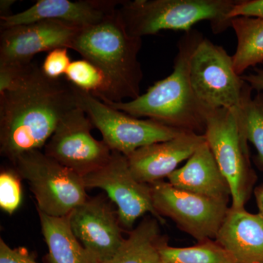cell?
<instances>
[{
    "label": "cell",
    "instance_id": "cell-15",
    "mask_svg": "<svg viewBox=\"0 0 263 263\" xmlns=\"http://www.w3.org/2000/svg\"><path fill=\"white\" fill-rule=\"evenodd\" d=\"M122 3L121 0H39L24 11L0 17V28L43 20L60 21L84 28L113 14Z\"/></svg>",
    "mask_w": 263,
    "mask_h": 263
},
{
    "label": "cell",
    "instance_id": "cell-19",
    "mask_svg": "<svg viewBox=\"0 0 263 263\" xmlns=\"http://www.w3.org/2000/svg\"><path fill=\"white\" fill-rule=\"evenodd\" d=\"M37 213L50 262L95 263L71 229L69 216L54 217L40 210Z\"/></svg>",
    "mask_w": 263,
    "mask_h": 263
},
{
    "label": "cell",
    "instance_id": "cell-21",
    "mask_svg": "<svg viewBox=\"0 0 263 263\" xmlns=\"http://www.w3.org/2000/svg\"><path fill=\"white\" fill-rule=\"evenodd\" d=\"M160 254L162 263H233L226 250L212 239L189 247H171L166 241Z\"/></svg>",
    "mask_w": 263,
    "mask_h": 263
},
{
    "label": "cell",
    "instance_id": "cell-11",
    "mask_svg": "<svg viewBox=\"0 0 263 263\" xmlns=\"http://www.w3.org/2000/svg\"><path fill=\"white\" fill-rule=\"evenodd\" d=\"M94 127L89 118L80 107L62 118L44 153L83 178L108 163L112 151L102 140L91 134Z\"/></svg>",
    "mask_w": 263,
    "mask_h": 263
},
{
    "label": "cell",
    "instance_id": "cell-8",
    "mask_svg": "<svg viewBox=\"0 0 263 263\" xmlns=\"http://www.w3.org/2000/svg\"><path fill=\"white\" fill-rule=\"evenodd\" d=\"M79 106L89 118L112 152L128 157L142 147L168 141L183 132L151 119H140L109 106L77 89Z\"/></svg>",
    "mask_w": 263,
    "mask_h": 263
},
{
    "label": "cell",
    "instance_id": "cell-2",
    "mask_svg": "<svg viewBox=\"0 0 263 263\" xmlns=\"http://www.w3.org/2000/svg\"><path fill=\"white\" fill-rule=\"evenodd\" d=\"M203 38L195 29L184 33L177 44L174 70L167 77L134 100L105 103L133 117L148 118L180 130L205 134L209 110L197 99L190 76L192 55Z\"/></svg>",
    "mask_w": 263,
    "mask_h": 263
},
{
    "label": "cell",
    "instance_id": "cell-30",
    "mask_svg": "<svg viewBox=\"0 0 263 263\" xmlns=\"http://www.w3.org/2000/svg\"><path fill=\"white\" fill-rule=\"evenodd\" d=\"M254 193L257 208H258L259 212L257 214L260 216L263 221V184L259 185L256 187Z\"/></svg>",
    "mask_w": 263,
    "mask_h": 263
},
{
    "label": "cell",
    "instance_id": "cell-4",
    "mask_svg": "<svg viewBox=\"0 0 263 263\" xmlns=\"http://www.w3.org/2000/svg\"><path fill=\"white\" fill-rule=\"evenodd\" d=\"M236 0H134L118 8L126 30L142 38L162 30H193L199 22H209L214 34L230 27L228 18Z\"/></svg>",
    "mask_w": 263,
    "mask_h": 263
},
{
    "label": "cell",
    "instance_id": "cell-17",
    "mask_svg": "<svg viewBox=\"0 0 263 263\" xmlns=\"http://www.w3.org/2000/svg\"><path fill=\"white\" fill-rule=\"evenodd\" d=\"M167 179L175 187L219 201L228 203L231 197L228 181L207 142Z\"/></svg>",
    "mask_w": 263,
    "mask_h": 263
},
{
    "label": "cell",
    "instance_id": "cell-25",
    "mask_svg": "<svg viewBox=\"0 0 263 263\" xmlns=\"http://www.w3.org/2000/svg\"><path fill=\"white\" fill-rule=\"evenodd\" d=\"M67 48H58L48 52L41 66L43 73L49 79L57 80L65 76L71 61Z\"/></svg>",
    "mask_w": 263,
    "mask_h": 263
},
{
    "label": "cell",
    "instance_id": "cell-31",
    "mask_svg": "<svg viewBox=\"0 0 263 263\" xmlns=\"http://www.w3.org/2000/svg\"><path fill=\"white\" fill-rule=\"evenodd\" d=\"M14 0H1L0 2V17L8 16L12 15L10 8L15 3Z\"/></svg>",
    "mask_w": 263,
    "mask_h": 263
},
{
    "label": "cell",
    "instance_id": "cell-1",
    "mask_svg": "<svg viewBox=\"0 0 263 263\" xmlns=\"http://www.w3.org/2000/svg\"><path fill=\"white\" fill-rule=\"evenodd\" d=\"M77 107V88L29 64L17 84L0 95L1 155L13 164L24 154L41 151L62 118Z\"/></svg>",
    "mask_w": 263,
    "mask_h": 263
},
{
    "label": "cell",
    "instance_id": "cell-13",
    "mask_svg": "<svg viewBox=\"0 0 263 263\" xmlns=\"http://www.w3.org/2000/svg\"><path fill=\"white\" fill-rule=\"evenodd\" d=\"M81 27L56 20H43L1 29L0 63L25 66L42 52L71 49Z\"/></svg>",
    "mask_w": 263,
    "mask_h": 263
},
{
    "label": "cell",
    "instance_id": "cell-26",
    "mask_svg": "<svg viewBox=\"0 0 263 263\" xmlns=\"http://www.w3.org/2000/svg\"><path fill=\"white\" fill-rule=\"evenodd\" d=\"M238 17L263 19V0H236L228 18Z\"/></svg>",
    "mask_w": 263,
    "mask_h": 263
},
{
    "label": "cell",
    "instance_id": "cell-18",
    "mask_svg": "<svg viewBox=\"0 0 263 263\" xmlns=\"http://www.w3.org/2000/svg\"><path fill=\"white\" fill-rule=\"evenodd\" d=\"M160 222L147 216L129 231L117 253L104 263H162L160 248L167 238L161 234Z\"/></svg>",
    "mask_w": 263,
    "mask_h": 263
},
{
    "label": "cell",
    "instance_id": "cell-27",
    "mask_svg": "<svg viewBox=\"0 0 263 263\" xmlns=\"http://www.w3.org/2000/svg\"><path fill=\"white\" fill-rule=\"evenodd\" d=\"M0 263H38L27 249L11 248L0 238Z\"/></svg>",
    "mask_w": 263,
    "mask_h": 263
},
{
    "label": "cell",
    "instance_id": "cell-12",
    "mask_svg": "<svg viewBox=\"0 0 263 263\" xmlns=\"http://www.w3.org/2000/svg\"><path fill=\"white\" fill-rule=\"evenodd\" d=\"M69 219L74 235L95 263L110 260L125 239L117 207L105 194L88 197Z\"/></svg>",
    "mask_w": 263,
    "mask_h": 263
},
{
    "label": "cell",
    "instance_id": "cell-22",
    "mask_svg": "<svg viewBox=\"0 0 263 263\" xmlns=\"http://www.w3.org/2000/svg\"><path fill=\"white\" fill-rule=\"evenodd\" d=\"M65 79L77 89L86 91L101 100L110 101V86L103 72L88 60L71 62Z\"/></svg>",
    "mask_w": 263,
    "mask_h": 263
},
{
    "label": "cell",
    "instance_id": "cell-16",
    "mask_svg": "<svg viewBox=\"0 0 263 263\" xmlns=\"http://www.w3.org/2000/svg\"><path fill=\"white\" fill-rule=\"evenodd\" d=\"M215 240L233 263H263V221L258 214L230 207Z\"/></svg>",
    "mask_w": 263,
    "mask_h": 263
},
{
    "label": "cell",
    "instance_id": "cell-5",
    "mask_svg": "<svg viewBox=\"0 0 263 263\" xmlns=\"http://www.w3.org/2000/svg\"><path fill=\"white\" fill-rule=\"evenodd\" d=\"M13 165L28 182L37 210L48 216H68L89 197L82 176L41 150L21 155Z\"/></svg>",
    "mask_w": 263,
    "mask_h": 263
},
{
    "label": "cell",
    "instance_id": "cell-6",
    "mask_svg": "<svg viewBox=\"0 0 263 263\" xmlns=\"http://www.w3.org/2000/svg\"><path fill=\"white\" fill-rule=\"evenodd\" d=\"M240 110H210L205 136L231 194V208L245 209L256 176L249 158V142L240 127Z\"/></svg>",
    "mask_w": 263,
    "mask_h": 263
},
{
    "label": "cell",
    "instance_id": "cell-14",
    "mask_svg": "<svg viewBox=\"0 0 263 263\" xmlns=\"http://www.w3.org/2000/svg\"><path fill=\"white\" fill-rule=\"evenodd\" d=\"M205 142V135L183 132L168 141L142 147L133 152L127 157L129 168L140 182L152 184L162 181Z\"/></svg>",
    "mask_w": 263,
    "mask_h": 263
},
{
    "label": "cell",
    "instance_id": "cell-24",
    "mask_svg": "<svg viewBox=\"0 0 263 263\" xmlns=\"http://www.w3.org/2000/svg\"><path fill=\"white\" fill-rule=\"evenodd\" d=\"M22 178L13 167H4L0 172V208L7 214H14L23 199Z\"/></svg>",
    "mask_w": 263,
    "mask_h": 263
},
{
    "label": "cell",
    "instance_id": "cell-3",
    "mask_svg": "<svg viewBox=\"0 0 263 263\" xmlns=\"http://www.w3.org/2000/svg\"><path fill=\"white\" fill-rule=\"evenodd\" d=\"M142 38L131 36L118 9L100 23L79 31L71 49L98 67L110 86V101L120 103L141 95L143 73L138 61Z\"/></svg>",
    "mask_w": 263,
    "mask_h": 263
},
{
    "label": "cell",
    "instance_id": "cell-20",
    "mask_svg": "<svg viewBox=\"0 0 263 263\" xmlns=\"http://www.w3.org/2000/svg\"><path fill=\"white\" fill-rule=\"evenodd\" d=\"M230 27L237 38L233 65L242 76L250 67L263 64V19L238 17L231 19Z\"/></svg>",
    "mask_w": 263,
    "mask_h": 263
},
{
    "label": "cell",
    "instance_id": "cell-23",
    "mask_svg": "<svg viewBox=\"0 0 263 263\" xmlns=\"http://www.w3.org/2000/svg\"><path fill=\"white\" fill-rule=\"evenodd\" d=\"M252 88L246 93L238 117L247 141L255 147L257 162L263 169V92L252 96Z\"/></svg>",
    "mask_w": 263,
    "mask_h": 263
},
{
    "label": "cell",
    "instance_id": "cell-29",
    "mask_svg": "<svg viewBox=\"0 0 263 263\" xmlns=\"http://www.w3.org/2000/svg\"><path fill=\"white\" fill-rule=\"evenodd\" d=\"M243 80L246 81L257 92H263V68H254L253 72L248 75L242 76Z\"/></svg>",
    "mask_w": 263,
    "mask_h": 263
},
{
    "label": "cell",
    "instance_id": "cell-10",
    "mask_svg": "<svg viewBox=\"0 0 263 263\" xmlns=\"http://www.w3.org/2000/svg\"><path fill=\"white\" fill-rule=\"evenodd\" d=\"M84 181L86 189H100L106 193L117 207L124 230L130 231L136 221L148 213L161 224L165 223L154 207L150 185L134 177L126 156L112 152L108 163L84 176Z\"/></svg>",
    "mask_w": 263,
    "mask_h": 263
},
{
    "label": "cell",
    "instance_id": "cell-7",
    "mask_svg": "<svg viewBox=\"0 0 263 263\" xmlns=\"http://www.w3.org/2000/svg\"><path fill=\"white\" fill-rule=\"evenodd\" d=\"M190 76L200 103L210 110H240L250 86L235 72L233 58L224 48L206 37L190 60Z\"/></svg>",
    "mask_w": 263,
    "mask_h": 263
},
{
    "label": "cell",
    "instance_id": "cell-9",
    "mask_svg": "<svg viewBox=\"0 0 263 263\" xmlns=\"http://www.w3.org/2000/svg\"><path fill=\"white\" fill-rule=\"evenodd\" d=\"M149 185L159 215L174 221L198 242L215 239L229 210L228 202L180 190L163 180Z\"/></svg>",
    "mask_w": 263,
    "mask_h": 263
},
{
    "label": "cell",
    "instance_id": "cell-28",
    "mask_svg": "<svg viewBox=\"0 0 263 263\" xmlns=\"http://www.w3.org/2000/svg\"><path fill=\"white\" fill-rule=\"evenodd\" d=\"M27 66L0 63V95L4 94L17 84Z\"/></svg>",
    "mask_w": 263,
    "mask_h": 263
}]
</instances>
